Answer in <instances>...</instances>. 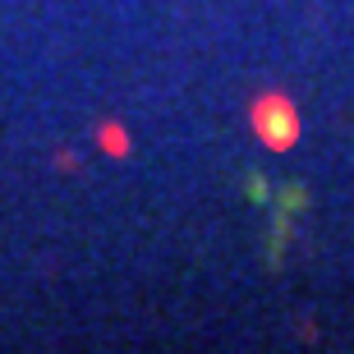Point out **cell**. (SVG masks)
Segmentation results:
<instances>
[{
	"instance_id": "cell-1",
	"label": "cell",
	"mask_w": 354,
	"mask_h": 354,
	"mask_svg": "<svg viewBox=\"0 0 354 354\" xmlns=\"http://www.w3.org/2000/svg\"><path fill=\"white\" fill-rule=\"evenodd\" d=\"M253 124H258V133H263L276 152H281V147H290V143H295V133H299L295 106H290L286 97H263V102L253 106Z\"/></svg>"
}]
</instances>
